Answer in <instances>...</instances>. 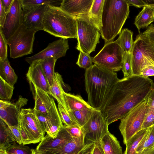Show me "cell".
I'll list each match as a JSON object with an SVG mask.
<instances>
[{"mask_svg":"<svg viewBox=\"0 0 154 154\" xmlns=\"http://www.w3.org/2000/svg\"><path fill=\"white\" fill-rule=\"evenodd\" d=\"M130 5L134 6L137 8H140L148 5L144 0H125Z\"/></svg>","mask_w":154,"mask_h":154,"instance_id":"cell-46","label":"cell"},{"mask_svg":"<svg viewBox=\"0 0 154 154\" xmlns=\"http://www.w3.org/2000/svg\"><path fill=\"white\" fill-rule=\"evenodd\" d=\"M72 139L63 125L57 137L53 138L47 134L39 142L35 149L43 152L57 149L62 147Z\"/></svg>","mask_w":154,"mask_h":154,"instance_id":"cell-17","label":"cell"},{"mask_svg":"<svg viewBox=\"0 0 154 154\" xmlns=\"http://www.w3.org/2000/svg\"><path fill=\"white\" fill-rule=\"evenodd\" d=\"M91 154H105L100 140L95 142Z\"/></svg>","mask_w":154,"mask_h":154,"instance_id":"cell-45","label":"cell"},{"mask_svg":"<svg viewBox=\"0 0 154 154\" xmlns=\"http://www.w3.org/2000/svg\"><path fill=\"white\" fill-rule=\"evenodd\" d=\"M40 60L42 70L50 87L53 83L55 72L54 67L57 60L50 57Z\"/></svg>","mask_w":154,"mask_h":154,"instance_id":"cell-32","label":"cell"},{"mask_svg":"<svg viewBox=\"0 0 154 154\" xmlns=\"http://www.w3.org/2000/svg\"><path fill=\"white\" fill-rule=\"evenodd\" d=\"M121 70L123 73L124 78L128 77L133 75L131 52L125 53Z\"/></svg>","mask_w":154,"mask_h":154,"instance_id":"cell-37","label":"cell"},{"mask_svg":"<svg viewBox=\"0 0 154 154\" xmlns=\"http://www.w3.org/2000/svg\"><path fill=\"white\" fill-rule=\"evenodd\" d=\"M94 0H63L59 7L73 17H88Z\"/></svg>","mask_w":154,"mask_h":154,"instance_id":"cell-18","label":"cell"},{"mask_svg":"<svg viewBox=\"0 0 154 154\" xmlns=\"http://www.w3.org/2000/svg\"><path fill=\"white\" fill-rule=\"evenodd\" d=\"M125 0H104L100 33L105 43L113 41L120 33L129 12Z\"/></svg>","mask_w":154,"mask_h":154,"instance_id":"cell-3","label":"cell"},{"mask_svg":"<svg viewBox=\"0 0 154 154\" xmlns=\"http://www.w3.org/2000/svg\"><path fill=\"white\" fill-rule=\"evenodd\" d=\"M153 22H154V5H148L143 7L136 16L134 24L140 33L141 29L147 27Z\"/></svg>","mask_w":154,"mask_h":154,"instance_id":"cell-24","label":"cell"},{"mask_svg":"<svg viewBox=\"0 0 154 154\" xmlns=\"http://www.w3.org/2000/svg\"><path fill=\"white\" fill-rule=\"evenodd\" d=\"M92 57L89 55L80 51L78 58L76 64L80 68L85 69H88L93 65Z\"/></svg>","mask_w":154,"mask_h":154,"instance_id":"cell-39","label":"cell"},{"mask_svg":"<svg viewBox=\"0 0 154 154\" xmlns=\"http://www.w3.org/2000/svg\"><path fill=\"white\" fill-rule=\"evenodd\" d=\"M104 0H94L88 14L89 21L100 32L102 27V17Z\"/></svg>","mask_w":154,"mask_h":154,"instance_id":"cell-26","label":"cell"},{"mask_svg":"<svg viewBox=\"0 0 154 154\" xmlns=\"http://www.w3.org/2000/svg\"><path fill=\"white\" fill-rule=\"evenodd\" d=\"M76 19L78 42L76 48L90 55L95 51L97 44L99 43L101 34L88 17Z\"/></svg>","mask_w":154,"mask_h":154,"instance_id":"cell-7","label":"cell"},{"mask_svg":"<svg viewBox=\"0 0 154 154\" xmlns=\"http://www.w3.org/2000/svg\"><path fill=\"white\" fill-rule=\"evenodd\" d=\"M108 125L101 111L94 109L90 118L82 128L87 139L96 142L109 131Z\"/></svg>","mask_w":154,"mask_h":154,"instance_id":"cell-11","label":"cell"},{"mask_svg":"<svg viewBox=\"0 0 154 154\" xmlns=\"http://www.w3.org/2000/svg\"><path fill=\"white\" fill-rule=\"evenodd\" d=\"M36 32L23 23L7 41L10 57L15 59L31 54Z\"/></svg>","mask_w":154,"mask_h":154,"instance_id":"cell-8","label":"cell"},{"mask_svg":"<svg viewBox=\"0 0 154 154\" xmlns=\"http://www.w3.org/2000/svg\"><path fill=\"white\" fill-rule=\"evenodd\" d=\"M64 125L66 130L73 139L85 142V134L82 127L78 125L71 126H67L65 125Z\"/></svg>","mask_w":154,"mask_h":154,"instance_id":"cell-36","label":"cell"},{"mask_svg":"<svg viewBox=\"0 0 154 154\" xmlns=\"http://www.w3.org/2000/svg\"><path fill=\"white\" fill-rule=\"evenodd\" d=\"M63 83L61 75L58 72H55L53 83L50 87V95L57 100L59 104L68 114L69 113L65 104L63 95Z\"/></svg>","mask_w":154,"mask_h":154,"instance_id":"cell-23","label":"cell"},{"mask_svg":"<svg viewBox=\"0 0 154 154\" xmlns=\"http://www.w3.org/2000/svg\"><path fill=\"white\" fill-rule=\"evenodd\" d=\"M133 32L128 29H122L117 39L115 41L125 52H131L134 41Z\"/></svg>","mask_w":154,"mask_h":154,"instance_id":"cell-30","label":"cell"},{"mask_svg":"<svg viewBox=\"0 0 154 154\" xmlns=\"http://www.w3.org/2000/svg\"><path fill=\"white\" fill-rule=\"evenodd\" d=\"M147 5H154V0H144Z\"/></svg>","mask_w":154,"mask_h":154,"instance_id":"cell-53","label":"cell"},{"mask_svg":"<svg viewBox=\"0 0 154 154\" xmlns=\"http://www.w3.org/2000/svg\"><path fill=\"white\" fill-rule=\"evenodd\" d=\"M47 5L22 8L23 12V23L28 29L36 32L43 30L42 22Z\"/></svg>","mask_w":154,"mask_h":154,"instance_id":"cell-16","label":"cell"},{"mask_svg":"<svg viewBox=\"0 0 154 154\" xmlns=\"http://www.w3.org/2000/svg\"><path fill=\"white\" fill-rule=\"evenodd\" d=\"M34 111L44 131L53 138L57 137L63 125L54 99H52L51 108L47 114Z\"/></svg>","mask_w":154,"mask_h":154,"instance_id":"cell-12","label":"cell"},{"mask_svg":"<svg viewBox=\"0 0 154 154\" xmlns=\"http://www.w3.org/2000/svg\"><path fill=\"white\" fill-rule=\"evenodd\" d=\"M84 75L87 102L94 109L101 111L119 80L117 74L94 64L85 69Z\"/></svg>","mask_w":154,"mask_h":154,"instance_id":"cell-2","label":"cell"},{"mask_svg":"<svg viewBox=\"0 0 154 154\" xmlns=\"http://www.w3.org/2000/svg\"><path fill=\"white\" fill-rule=\"evenodd\" d=\"M0 154H8L6 150L0 149Z\"/></svg>","mask_w":154,"mask_h":154,"instance_id":"cell-54","label":"cell"},{"mask_svg":"<svg viewBox=\"0 0 154 154\" xmlns=\"http://www.w3.org/2000/svg\"><path fill=\"white\" fill-rule=\"evenodd\" d=\"M145 100L148 107L154 109V84L152 89Z\"/></svg>","mask_w":154,"mask_h":154,"instance_id":"cell-47","label":"cell"},{"mask_svg":"<svg viewBox=\"0 0 154 154\" xmlns=\"http://www.w3.org/2000/svg\"><path fill=\"white\" fill-rule=\"evenodd\" d=\"M14 0H0L5 12L8 13L9 11Z\"/></svg>","mask_w":154,"mask_h":154,"instance_id":"cell-50","label":"cell"},{"mask_svg":"<svg viewBox=\"0 0 154 154\" xmlns=\"http://www.w3.org/2000/svg\"><path fill=\"white\" fill-rule=\"evenodd\" d=\"M6 151L8 154H32V149L29 147L17 143L11 145Z\"/></svg>","mask_w":154,"mask_h":154,"instance_id":"cell-38","label":"cell"},{"mask_svg":"<svg viewBox=\"0 0 154 154\" xmlns=\"http://www.w3.org/2000/svg\"><path fill=\"white\" fill-rule=\"evenodd\" d=\"M100 141L105 154H123L119 141L109 131L101 138Z\"/></svg>","mask_w":154,"mask_h":154,"instance_id":"cell-25","label":"cell"},{"mask_svg":"<svg viewBox=\"0 0 154 154\" xmlns=\"http://www.w3.org/2000/svg\"><path fill=\"white\" fill-rule=\"evenodd\" d=\"M7 40L0 29V60L4 61L8 58V47Z\"/></svg>","mask_w":154,"mask_h":154,"instance_id":"cell-41","label":"cell"},{"mask_svg":"<svg viewBox=\"0 0 154 154\" xmlns=\"http://www.w3.org/2000/svg\"><path fill=\"white\" fill-rule=\"evenodd\" d=\"M91 145V143H89L88 146L85 148L81 152L78 154H82L86 149L89 147ZM32 154H47L42 153L38 150H37L36 149H32Z\"/></svg>","mask_w":154,"mask_h":154,"instance_id":"cell-51","label":"cell"},{"mask_svg":"<svg viewBox=\"0 0 154 154\" xmlns=\"http://www.w3.org/2000/svg\"><path fill=\"white\" fill-rule=\"evenodd\" d=\"M0 77L13 86L17 82V76L11 66L8 58L4 61L0 60Z\"/></svg>","mask_w":154,"mask_h":154,"instance_id":"cell-29","label":"cell"},{"mask_svg":"<svg viewBox=\"0 0 154 154\" xmlns=\"http://www.w3.org/2000/svg\"><path fill=\"white\" fill-rule=\"evenodd\" d=\"M64 100L69 112L85 109H94L79 95L63 92Z\"/></svg>","mask_w":154,"mask_h":154,"instance_id":"cell-22","label":"cell"},{"mask_svg":"<svg viewBox=\"0 0 154 154\" xmlns=\"http://www.w3.org/2000/svg\"><path fill=\"white\" fill-rule=\"evenodd\" d=\"M148 106L146 100L131 110L120 120L119 129L125 145L137 132L142 129Z\"/></svg>","mask_w":154,"mask_h":154,"instance_id":"cell-6","label":"cell"},{"mask_svg":"<svg viewBox=\"0 0 154 154\" xmlns=\"http://www.w3.org/2000/svg\"><path fill=\"white\" fill-rule=\"evenodd\" d=\"M154 122V109L148 107L143 122L142 129L148 128L152 126Z\"/></svg>","mask_w":154,"mask_h":154,"instance_id":"cell-42","label":"cell"},{"mask_svg":"<svg viewBox=\"0 0 154 154\" xmlns=\"http://www.w3.org/2000/svg\"><path fill=\"white\" fill-rule=\"evenodd\" d=\"M94 109L76 110L71 111L69 113L77 124L82 127L90 118Z\"/></svg>","mask_w":154,"mask_h":154,"instance_id":"cell-33","label":"cell"},{"mask_svg":"<svg viewBox=\"0 0 154 154\" xmlns=\"http://www.w3.org/2000/svg\"><path fill=\"white\" fill-rule=\"evenodd\" d=\"M22 8H29L41 5H50L57 6L60 5L62 0H21Z\"/></svg>","mask_w":154,"mask_h":154,"instance_id":"cell-34","label":"cell"},{"mask_svg":"<svg viewBox=\"0 0 154 154\" xmlns=\"http://www.w3.org/2000/svg\"><path fill=\"white\" fill-rule=\"evenodd\" d=\"M19 125L26 131L32 143L40 142L45 136V133L33 109H22Z\"/></svg>","mask_w":154,"mask_h":154,"instance_id":"cell-10","label":"cell"},{"mask_svg":"<svg viewBox=\"0 0 154 154\" xmlns=\"http://www.w3.org/2000/svg\"><path fill=\"white\" fill-rule=\"evenodd\" d=\"M40 60L33 62L29 67L26 75L27 79L35 87L50 94V86L42 70Z\"/></svg>","mask_w":154,"mask_h":154,"instance_id":"cell-19","label":"cell"},{"mask_svg":"<svg viewBox=\"0 0 154 154\" xmlns=\"http://www.w3.org/2000/svg\"><path fill=\"white\" fill-rule=\"evenodd\" d=\"M7 14L0 2V27H2L3 26Z\"/></svg>","mask_w":154,"mask_h":154,"instance_id":"cell-48","label":"cell"},{"mask_svg":"<svg viewBox=\"0 0 154 154\" xmlns=\"http://www.w3.org/2000/svg\"><path fill=\"white\" fill-rule=\"evenodd\" d=\"M69 48L67 39L60 38L50 43L46 48L36 54L27 57L25 60L30 65L33 61L53 57L57 59L65 56Z\"/></svg>","mask_w":154,"mask_h":154,"instance_id":"cell-15","label":"cell"},{"mask_svg":"<svg viewBox=\"0 0 154 154\" xmlns=\"http://www.w3.org/2000/svg\"><path fill=\"white\" fill-rule=\"evenodd\" d=\"M14 88L0 77V100L10 101Z\"/></svg>","mask_w":154,"mask_h":154,"instance_id":"cell-35","label":"cell"},{"mask_svg":"<svg viewBox=\"0 0 154 154\" xmlns=\"http://www.w3.org/2000/svg\"><path fill=\"white\" fill-rule=\"evenodd\" d=\"M149 128L142 129L134 134L127 143L123 154H137V150L141 140L147 133Z\"/></svg>","mask_w":154,"mask_h":154,"instance_id":"cell-31","label":"cell"},{"mask_svg":"<svg viewBox=\"0 0 154 154\" xmlns=\"http://www.w3.org/2000/svg\"><path fill=\"white\" fill-rule=\"evenodd\" d=\"M140 75L146 77L154 76V65L145 67L141 71Z\"/></svg>","mask_w":154,"mask_h":154,"instance_id":"cell-44","label":"cell"},{"mask_svg":"<svg viewBox=\"0 0 154 154\" xmlns=\"http://www.w3.org/2000/svg\"><path fill=\"white\" fill-rule=\"evenodd\" d=\"M89 142L85 143V142L72 139L60 148L41 152L47 154H78L85 148Z\"/></svg>","mask_w":154,"mask_h":154,"instance_id":"cell-20","label":"cell"},{"mask_svg":"<svg viewBox=\"0 0 154 154\" xmlns=\"http://www.w3.org/2000/svg\"><path fill=\"white\" fill-rule=\"evenodd\" d=\"M42 24L43 30L54 36L78 38L76 18L59 6H47Z\"/></svg>","mask_w":154,"mask_h":154,"instance_id":"cell-4","label":"cell"},{"mask_svg":"<svg viewBox=\"0 0 154 154\" xmlns=\"http://www.w3.org/2000/svg\"><path fill=\"white\" fill-rule=\"evenodd\" d=\"M148 154H154V148Z\"/></svg>","mask_w":154,"mask_h":154,"instance_id":"cell-55","label":"cell"},{"mask_svg":"<svg viewBox=\"0 0 154 154\" xmlns=\"http://www.w3.org/2000/svg\"><path fill=\"white\" fill-rule=\"evenodd\" d=\"M154 84L152 79L140 75H133L119 79L101 111L108 125L120 120L145 100Z\"/></svg>","mask_w":154,"mask_h":154,"instance_id":"cell-1","label":"cell"},{"mask_svg":"<svg viewBox=\"0 0 154 154\" xmlns=\"http://www.w3.org/2000/svg\"><path fill=\"white\" fill-rule=\"evenodd\" d=\"M0 149L6 150L16 143L8 125L0 118Z\"/></svg>","mask_w":154,"mask_h":154,"instance_id":"cell-27","label":"cell"},{"mask_svg":"<svg viewBox=\"0 0 154 154\" xmlns=\"http://www.w3.org/2000/svg\"><path fill=\"white\" fill-rule=\"evenodd\" d=\"M28 100L21 96L14 103L0 100V118L9 125L18 126L22 107L26 105Z\"/></svg>","mask_w":154,"mask_h":154,"instance_id":"cell-14","label":"cell"},{"mask_svg":"<svg viewBox=\"0 0 154 154\" xmlns=\"http://www.w3.org/2000/svg\"><path fill=\"white\" fill-rule=\"evenodd\" d=\"M154 148V126L149 128L148 131L139 144L137 154H148Z\"/></svg>","mask_w":154,"mask_h":154,"instance_id":"cell-28","label":"cell"},{"mask_svg":"<svg viewBox=\"0 0 154 154\" xmlns=\"http://www.w3.org/2000/svg\"><path fill=\"white\" fill-rule=\"evenodd\" d=\"M8 125L11 131L16 142L19 144H22V139L20 132L19 130L18 126Z\"/></svg>","mask_w":154,"mask_h":154,"instance_id":"cell-43","label":"cell"},{"mask_svg":"<svg viewBox=\"0 0 154 154\" xmlns=\"http://www.w3.org/2000/svg\"><path fill=\"white\" fill-rule=\"evenodd\" d=\"M95 142L93 143L87 149H86L82 154H91V152L93 148V146Z\"/></svg>","mask_w":154,"mask_h":154,"instance_id":"cell-52","label":"cell"},{"mask_svg":"<svg viewBox=\"0 0 154 154\" xmlns=\"http://www.w3.org/2000/svg\"><path fill=\"white\" fill-rule=\"evenodd\" d=\"M23 12L21 0H14L7 14L3 26L0 29L7 41L23 23Z\"/></svg>","mask_w":154,"mask_h":154,"instance_id":"cell-13","label":"cell"},{"mask_svg":"<svg viewBox=\"0 0 154 154\" xmlns=\"http://www.w3.org/2000/svg\"><path fill=\"white\" fill-rule=\"evenodd\" d=\"M131 53L133 75H140L145 67L154 65V41L147 35L137 36Z\"/></svg>","mask_w":154,"mask_h":154,"instance_id":"cell-5","label":"cell"},{"mask_svg":"<svg viewBox=\"0 0 154 154\" xmlns=\"http://www.w3.org/2000/svg\"><path fill=\"white\" fill-rule=\"evenodd\" d=\"M152 126H154V123H153V125H152Z\"/></svg>","mask_w":154,"mask_h":154,"instance_id":"cell-56","label":"cell"},{"mask_svg":"<svg viewBox=\"0 0 154 154\" xmlns=\"http://www.w3.org/2000/svg\"><path fill=\"white\" fill-rule=\"evenodd\" d=\"M125 52L115 41L106 44L100 51L92 57L94 64L109 70H120Z\"/></svg>","mask_w":154,"mask_h":154,"instance_id":"cell-9","label":"cell"},{"mask_svg":"<svg viewBox=\"0 0 154 154\" xmlns=\"http://www.w3.org/2000/svg\"><path fill=\"white\" fill-rule=\"evenodd\" d=\"M58 108L61 118L64 125L71 126L78 125L74 118L70 114L67 113L64 109L58 103Z\"/></svg>","mask_w":154,"mask_h":154,"instance_id":"cell-40","label":"cell"},{"mask_svg":"<svg viewBox=\"0 0 154 154\" xmlns=\"http://www.w3.org/2000/svg\"><path fill=\"white\" fill-rule=\"evenodd\" d=\"M143 33L147 35L154 41V25L151 24Z\"/></svg>","mask_w":154,"mask_h":154,"instance_id":"cell-49","label":"cell"},{"mask_svg":"<svg viewBox=\"0 0 154 154\" xmlns=\"http://www.w3.org/2000/svg\"><path fill=\"white\" fill-rule=\"evenodd\" d=\"M35 103L33 109L43 114L48 113L51 109L52 98L44 91L35 87Z\"/></svg>","mask_w":154,"mask_h":154,"instance_id":"cell-21","label":"cell"}]
</instances>
